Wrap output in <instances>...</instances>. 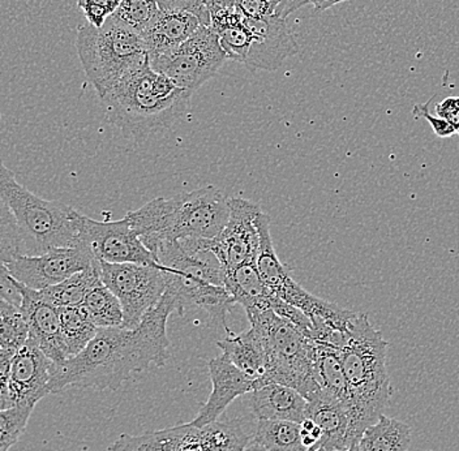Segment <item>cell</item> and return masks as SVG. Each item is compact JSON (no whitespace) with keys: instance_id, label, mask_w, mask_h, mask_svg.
Returning <instances> with one entry per match:
<instances>
[{"instance_id":"cb8c5ba5","label":"cell","mask_w":459,"mask_h":451,"mask_svg":"<svg viewBox=\"0 0 459 451\" xmlns=\"http://www.w3.org/2000/svg\"><path fill=\"white\" fill-rule=\"evenodd\" d=\"M314 373L318 389L349 403V389L340 352L328 343L315 341Z\"/></svg>"},{"instance_id":"6da1fadb","label":"cell","mask_w":459,"mask_h":451,"mask_svg":"<svg viewBox=\"0 0 459 451\" xmlns=\"http://www.w3.org/2000/svg\"><path fill=\"white\" fill-rule=\"evenodd\" d=\"M179 313L170 289L134 329L103 327L77 355L56 366L48 384L50 395L71 387L117 392L137 373L165 366L170 358L168 321Z\"/></svg>"},{"instance_id":"d590c367","label":"cell","mask_w":459,"mask_h":451,"mask_svg":"<svg viewBox=\"0 0 459 451\" xmlns=\"http://www.w3.org/2000/svg\"><path fill=\"white\" fill-rule=\"evenodd\" d=\"M429 100L424 105H416L414 108V115L415 117H424V119L429 120L430 127H432L433 132L437 134L438 137H450L453 134H457L455 132V128L450 125L446 120L441 119L440 117H436L433 115L429 113Z\"/></svg>"},{"instance_id":"e575fe53","label":"cell","mask_w":459,"mask_h":451,"mask_svg":"<svg viewBox=\"0 0 459 451\" xmlns=\"http://www.w3.org/2000/svg\"><path fill=\"white\" fill-rule=\"evenodd\" d=\"M237 5L244 16L251 19H264V17L277 14L280 0H238Z\"/></svg>"},{"instance_id":"44dd1931","label":"cell","mask_w":459,"mask_h":451,"mask_svg":"<svg viewBox=\"0 0 459 451\" xmlns=\"http://www.w3.org/2000/svg\"><path fill=\"white\" fill-rule=\"evenodd\" d=\"M251 409L257 421L301 423L306 419L307 399L292 387L268 384L252 392Z\"/></svg>"},{"instance_id":"4dcf8cb0","label":"cell","mask_w":459,"mask_h":451,"mask_svg":"<svg viewBox=\"0 0 459 451\" xmlns=\"http://www.w3.org/2000/svg\"><path fill=\"white\" fill-rule=\"evenodd\" d=\"M34 407L13 406L0 410V451H10L25 433Z\"/></svg>"},{"instance_id":"7402d4cb","label":"cell","mask_w":459,"mask_h":451,"mask_svg":"<svg viewBox=\"0 0 459 451\" xmlns=\"http://www.w3.org/2000/svg\"><path fill=\"white\" fill-rule=\"evenodd\" d=\"M217 346L234 366L256 380L258 387V384L265 376L266 350L263 335L256 327L251 326L240 334L230 335L218 342Z\"/></svg>"},{"instance_id":"30bf717a","label":"cell","mask_w":459,"mask_h":451,"mask_svg":"<svg viewBox=\"0 0 459 451\" xmlns=\"http://www.w3.org/2000/svg\"><path fill=\"white\" fill-rule=\"evenodd\" d=\"M102 283L122 304L125 329L142 324L149 310L154 308L170 284L168 270L158 265L108 264L99 261Z\"/></svg>"},{"instance_id":"277c9868","label":"cell","mask_w":459,"mask_h":451,"mask_svg":"<svg viewBox=\"0 0 459 451\" xmlns=\"http://www.w3.org/2000/svg\"><path fill=\"white\" fill-rule=\"evenodd\" d=\"M191 97L146 65L100 100L108 120L123 134L140 140L171 128L186 114Z\"/></svg>"},{"instance_id":"d4e9b609","label":"cell","mask_w":459,"mask_h":451,"mask_svg":"<svg viewBox=\"0 0 459 451\" xmlns=\"http://www.w3.org/2000/svg\"><path fill=\"white\" fill-rule=\"evenodd\" d=\"M102 282L100 277L99 261L89 269L76 273L68 280L56 286L41 290L43 297L48 299L56 308L80 306L91 289Z\"/></svg>"},{"instance_id":"4316f807","label":"cell","mask_w":459,"mask_h":451,"mask_svg":"<svg viewBox=\"0 0 459 451\" xmlns=\"http://www.w3.org/2000/svg\"><path fill=\"white\" fill-rule=\"evenodd\" d=\"M252 441L268 451H308L301 442L300 424L285 421H258Z\"/></svg>"},{"instance_id":"2e32d148","label":"cell","mask_w":459,"mask_h":451,"mask_svg":"<svg viewBox=\"0 0 459 451\" xmlns=\"http://www.w3.org/2000/svg\"><path fill=\"white\" fill-rule=\"evenodd\" d=\"M56 364L48 358L33 339L17 350L11 364L10 387L13 406L36 407L41 399L50 395L48 384Z\"/></svg>"},{"instance_id":"8fae6325","label":"cell","mask_w":459,"mask_h":451,"mask_svg":"<svg viewBox=\"0 0 459 451\" xmlns=\"http://www.w3.org/2000/svg\"><path fill=\"white\" fill-rule=\"evenodd\" d=\"M228 56L211 27H200L182 45L149 59L152 70L165 74L178 88L194 94L215 76Z\"/></svg>"},{"instance_id":"ba28073f","label":"cell","mask_w":459,"mask_h":451,"mask_svg":"<svg viewBox=\"0 0 459 451\" xmlns=\"http://www.w3.org/2000/svg\"><path fill=\"white\" fill-rule=\"evenodd\" d=\"M258 230L260 248L256 265L264 283L271 290L272 294L301 310L311 320L314 326L312 335L315 337L329 338L346 333L358 313L315 297L291 277L287 266L281 263L275 254L271 234V220L264 212L258 215Z\"/></svg>"},{"instance_id":"7a4b0ae2","label":"cell","mask_w":459,"mask_h":451,"mask_svg":"<svg viewBox=\"0 0 459 451\" xmlns=\"http://www.w3.org/2000/svg\"><path fill=\"white\" fill-rule=\"evenodd\" d=\"M229 215L230 198L214 186H206L171 198H154L125 218L154 254L165 241L215 239Z\"/></svg>"},{"instance_id":"ffe728a7","label":"cell","mask_w":459,"mask_h":451,"mask_svg":"<svg viewBox=\"0 0 459 451\" xmlns=\"http://www.w3.org/2000/svg\"><path fill=\"white\" fill-rule=\"evenodd\" d=\"M200 27L197 17L186 11H160L142 34L149 59L177 48Z\"/></svg>"},{"instance_id":"60d3db41","label":"cell","mask_w":459,"mask_h":451,"mask_svg":"<svg viewBox=\"0 0 459 451\" xmlns=\"http://www.w3.org/2000/svg\"><path fill=\"white\" fill-rule=\"evenodd\" d=\"M337 451H359V449H358V445H354V447H350V449L337 450Z\"/></svg>"},{"instance_id":"603a6c76","label":"cell","mask_w":459,"mask_h":451,"mask_svg":"<svg viewBox=\"0 0 459 451\" xmlns=\"http://www.w3.org/2000/svg\"><path fill=\"white\" fill-rule=\"evenodd\" d=\"M411 428L397 419L381 415L369 425L360 439L359 451H409L411 445Z\"/></svg>"},{"instance_id":"484cf974","label":"cell","mask_w":459,"mask_h":451,"mask_svg":"<svg viewBox=\"0 0 459 451\" xmlns=\"http://www.w3.org/2000/svg\"><path fill=\"white\" fill-rule=\"evenodd\" d=\"M60 326L68 356L77 355L88 346L89 342L96 337L99 327L93 323L88 310L80 306L60 308Z\"/></svg>"},{"instance_id":"ac0fdd59","label":"cell","mask_w":459,"mask_h":451,"mask_svg":"<svg viewBox=\"0 0 459 451\" xmlns=\"http://www.w3.org/2000/svg\"><path fill=\"white\" fill-rule=\"evenodd\" d=\"M208 367L213 389L195 421H191L196 428L215 423L234 399L252 393L257 387L256 380L234 366L225 353L212 359Z\"/></svg>"},{"instance_id":"9a60e30c","label":"cell","mask_w":459,"mask_h":451,"mask_svg":"<svg viewBox=\"0 0 459 451\" xmlns=\"http://www.w3.org/2000/svg\"><path fill=\"white\" fill-rule=\"evenodd\" d=\"M244 24L251 33V43L243 65L251 70H280L286 59L297 56L299 51L286 19L277 14L264 19L246 16Z\"/></svg>"},{"instance_id":"836d02e7","label":"cell","mask_w":459,"mask_h":451,"mask_svg":"<svg viewBox=\"0 0 459 451\" xmlns=\"http://www.w3.org/2000/svg\"><path fill=\"white\" fill-rule=\"evenodd\" d=\"M122 0H77L89 25L102 28L108 17L115 13Z\"/></svg>"},{"instance_id":"ab89813d","label":"cell","mask_w":459,"mask_h":451,"mask_svg":"<svg viewBox=\"0 0 459 451\" xmlns=\"http://www.w3.org/2000/svg\"><path fill=\"white\" fill-rule=\"evenodd\" d=\"M244 451H268V450L264 449V447H258V445L255 444V442L252 441V439H251V441L248 442V445H247L246 449H244ZM317 451H321V450H317Z\"/></svg>"},{"instance_id":"5bb4252c","label":"cell","mask_w":459,"mask_h":451,"mask_svg":"<svg viewBox=\"0 0 459 451\" xmlns=\"http://www.w3.org/2000/svg\"><path fill=\"white\" fill-rule=\"evenodd\" d=\"M261 212L260 206L252 201L243 197L230 198L228 223L220 237L214 239L215 251L225 266L226 274L243 264L256 263L260 248L258 215Z\"/></svg>"},{"instance_id":"f1b7e54d","label":"cell","mask_w":459,"mask_h":451,"mask_svg":"<svg viewBox=\"0 0 459 451\" xmlns=\"http://www.w3.org/2000/svg\"><path fill=\"white\" fill-rule=\"evenodd\" d=\"M28 338V324L20 307L0 298V344L17 351Z\"/></svg>"},{"instance_id":"4fadbf2b","label":"cell","mask_w":459,"mask_h":451,"mask_svg":"<svg viewBox=\"0 0 459 451\" xmlns=\"http://www.w3.org/2000/svg\"><path fill=\"white\" fill-rule=\"evenodd\" d=\"M97 263L88 247L51 249L46 254L22 255L7 265L8 273L20 283L41 291L68 280L76 273L89 269Z\"/></svg>"},{"instance_id":"d6986e66","label":"cell","mask_w":459,"mask_h":451,"mask_svg":"<svg viewBox=\"0 0 459 451\" xmlns=\"http://www.w3.org/2000/svg\"><path fill=\"white\" fill-rule=\"evenodd\" d=\"M306 418L323 432L318 450H346L358 445L354 438L349 407L337 396L318 390L307 399Z\"/></svg>"},{"instance_id":"52a82bcc","label":"cell","mask_w":459,"mask_h":451,"mask_svg":"<svg viewBox=\"0 0 459 451\" xmlns=\"http://www.w3.org/2000/svg\"><path fill=\"white\" fill-rule=\"evenodd\" d=\"M247 317L265 343L266 370L258 387L285 385L306 399L318 392L314 373L315 339L311 334L273 310H260Z\"/></svg>"},{"instance_id":"e0dca14e","label":"cell","mask_w":459,"mask_h":451,"mask_svg":"<svg viewBox=\"0 0 459 451\" xmlns=\"http://www.w3.org/2000/svg\"><path fill=\"white\" fill-rule=\"evenodd\" d=\"M16 286L22 295L20 309L28 324L29 338L33 339L56 366L65 363L70 356L62 337L59 308L43 297L41 291L30 289L19 281H16Z\"/></svg>"},{"instance_id":"83f0119b","label":"cell","mask_w":459,"mask_h":451,"mask_svg":"<svg viewBox=\"0 0 459 451\" xmlns=\"http://www.w3.org/2000/svg\"><path fill=\"white\" fill-rule=\"evenodd\" d=\"M82 306L99 329L123 326L125 315L122 304L102 282L91 290L82 301Z\"/></svg>"},{"instance_id":"1f68e13d","label":"cell","mask_w":459,"mask_h":451,"mask_svg":"<svg viewBox=\"0 0 459 451\" xmlns=\"http://www.w3.org/2000/svg\"><path fill=\"white\" fill-rule=\"evenodd\" d=\"M158 13L157 0H122L114 16L143 34Z\"/></svg>"},{"instance_id":"f35d334b","label":"cell","mask_w":459,"mask_h":451,"mask_svg":"<svg viewBox=\"0 0 459 451\" xmlns=\"http://www.w3.org/2000/svg\"><path fill=\"white\" fill-rule=\"evenodd\" d=\"M214 4L221 5V7H235L238 4V0H214Z\"/></svg>"},{"instance_id":"8d00e7d4","label":"cell","mask_w":459,"mask_h":451,"mask_svg":"<svg viewBox=\"0 0 459 451\" xmlns=\"http://www.w3.org/2000/svg\"><path fill=\"white\" fill-rule=\"evenodd\" d=\"M436 113L449 122L459 134V97H449L436 106Z\"/></svg>"},{"instance_id":"d6a6232c","label":"cell","mask_w":459,"mask_h":451,"mask_svg":"<svg viewBox=\"0 0 459 451\" xmlns=\"http://www.w3.org/2000/svg\"><path fill=\"white\" fill-rule=\"evenodd\" d=\"M217 36L228 59L243 65L251 43V33L244 24V20L240 24L223 29Z\"/></svg>"},{"instance_id":"9c48e42d","label":"cell","mask_w":459,"mask_h":451,"mask_svg":"<svg viewBox=\"0 0 459 451\" xmlns=\"http://www.w3.org/2000/svg\"><path fill=\"white\" fill-rule=\"evenodd\" d=\"M249 441L239 421H215L204 428L188 423L148 435H122L108 451H244Z\"/></svg>"},{"instance_id":"3957f363","label":"cell","mask_w":459,"mask_h":451,"mask_svg":"<svg viewBox=\"0 0 459 451\" xmlns=\"http://www.w3.org/2000/svg\"><path fill=\"white\" fill-rule=\"evenodd\" d=\"M338 352L349 389L352 433L359 442L364 430L383 415L393 396L386 368L387 342L369 323L368 316L358 313Z\"/></svg>"},{"instance_id":"f546056e","label":"cell","mask_w":459,"mask_h":451,"mask_svg":"<svg viewBox=\"0 0 459 451\" xmlns=\"http://www.w3.org/2000/svg\"><path fill=\"white\" fill-rule=\"evenodd\" d=\"M24 255V239L16 217L0 198V268Z\"/></svg>"},{"instance_id":"5b68a950","label":"cell","mask_w":459,"mask_h":451,"mask_svg":"<svg viewBox=\"0 0 459 451\" xmlns=\"http://www.w3.org/2000/svg\"><path fill=\"white\" fill-rule=\"evenodd\" d=\"M76 48L86 77L100 99L126 77L149 65L142 34L114 14L102 28L91 27L88 22L80 25Z\"/></svg>"},{"instance_id":"7c38bea8","label":"cell","mask_w":459,"mask_h":451,"mask_svg":"<svg viewBox=\"0 0 459 451\" xmlns=\"http://www.w3.org/2000/svg\"><path fill=\"white\" fill-rule=\"evenodd\" d=\"M77 229L82 244L88 247L97 261L158 265L154 255L146 248L126 218L113 222H100L79 212Z\"/></svg>"},{"instance_id":"74e56055","label":"cell","mask_w":459,"mask_h":451,"mask_svg":"<svg viewBox=\"0 0 459 451\" xmlns=\"http://www.w3.org/2000/svg\"><path fill=\"white\" fill-rule=\"evenodd\" d=\"M343 2H347V0H308V4L314 5L316 13H324V11Z\"/></svg>"},{"instance_id":"8992f818","label":"cell","mask_w":459,"mask_h":451,"mask_svg":"<svg viewBox=\"0 0 459 451\" xmlns=\"http://www.w3.org/2000/svg\"><path fill=\"white\" fill-rule=\"evenodd\" d=\"M0 198L13 212L22 232L24 255L46 254L82 244L77 215L70 205L48 201L28 191L0 158Z\"/></svg>"}]
</instances>
